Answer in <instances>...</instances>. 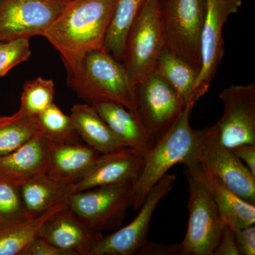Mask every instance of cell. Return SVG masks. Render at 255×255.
<instances>
[{
  "mask_svg": "<svg viewBox=\"0 0 255 255\" xmlns=\"http://www.w3.org/2000/svg\"><path fill=\"white\" fill-rule=\"evenodd\" d=\"M68 206V202L63 203L23 222L3 226L0 230V255H22L30 243L38 237V233L47 221Z\"/></svg>",
  "mask_w": 255,
  "mask_h": 255,
  "instance_id": "24",
  "label": "cell"
},
{
  "mask_svg": "<svg viewBox=\"0 0 255 255\" xmlns=\"http://www.w3.org/2000/svg\"><path fill=\"white\" fill-rule=\"evenodd\" d=\"M55 84L53 80L42 78L25 82L19 110L29 115H39L53 105Z\"/></svg>",
  "mask_w": 255,
  "mask_h": 255,
  "instance_id": "27",
  "label": "cell"
},
{
  "mask_svg": "<svg viewBox=\"0 0 255 255\" xmlns=\"http://www.w3.org/2000/svg\"><path fill=\"white\" fill-rule=\"evenodd\" d=\"M147 0H115L104 49L122 62L126 40L132 23Z\"/></svg>",
  "mask_w": 255,
  "mask_h": 255,
  "instance_id": "23",
  "label": "cell"
},
{
  "mask_svg": "<svg viewBox=\"0 0 255 255\" xmlns=\"http://www.w3.org/2000/svg\"><path fill=\"white\" fill-rule=\"evenodd\" d=\"M184 164L218 178L242 199L255 204V176L223 145L214 126L197 130L194 147Z\"/></svg>",
  "mask_w": 255,
  "mask_h": 255,
  "instance_id": "4",
  "label": "cell"
},
{
  "mask_svg": "<svg viewBox=\"0 0 255 255\" xmlns=\"http://www.w3.org/2000/svg\"><path fill=\"white\" fill-rule=\"evenodd\" d=\"M145 156L130 147L101 154L91 168L73 184L74 193L129 181L135 182L143 167Z\"/></svg>",
  "mask_w": 255,
  "mask_h": 255,
  "instance_id": "14",
  "label": "cell"
},
{
  "mask_svg": "<svg viewBox=\"0 0 255 255\" xmlns=\"http://www.w3.org/2000/svg\"><path fill=\"white\" fill-rule=\"evenodd\" d=\"M100 155L87 145L77 142L53 143L46 175L74 184L91 168Z\"/></svg>",
  "mask_w": 255,
  "mask_h": 255,
  "instance_id": "17",
  "label": "cell"
},
{
  "mask_svg": "<svg viewBox=\"0 0 255 255\" xmlns=\"http://www.w3.org/2000/svg\"><path fill=\"white\" fill-rule=\"evenodd\" d=\"M185 107L175 90L153 71L135 86L134 112L155 145L177 122Z\"/></svg>",
  "mask_w": 255,
  "mask_h": 255,
  "instance_id": "8",
  "label": "cell"
},
{
  "mask_svg": "<svg viewBox=\"0 0 255 255\" xmlns=\"http://www.w3.org/2000/svg\"><path fill=\"white\" fill-rule=\"evenodd\" d=\"M67 81L87 105L112 102L134 112L135 87L122 62L105 49L89 53L78 73Z\"/></svg>",
  "mask_w": 255,
  "mask_h": 255,
  "instance_id": "2",
  "label": "cell"
},
{
  "mask_svg": "<svg viewBox=\"0 0 255 255\" xmlns=\"http://www.w3.org/2000/svg\"><path fill=\"white\" fill-rule=\"evenodd\" d=\"M53 144L38 132L16 150L0 157V174L16 184L46 175Z\"/></svg>",
  "mask_w": 255,
  "mask_h": 255,
  "instance_id": "16",
  "label": "cell"
},
{
  "mask_svg": "<svg viewBox=\"0 0 255 255\" xmlns=\"http://www.w3.org/2000/svg\"><path fill=\"white\" fill-rule=\"evenodd\" d=\"M166 48L201 70L206 0H158Z\"/></svg>",
  "mask_w": 255,
  "mask_h": 255,
  "instance_id": "5",
  "label": "cell"
},
{
  "mask_svg": "<svg viewBox=\"0 0 255 255\" xmlns=\"http://www.w3.org/2000/svg\"><path fill=\"white\" fill-rule=\"evenodd\" d=\"M231 150L255 176V145L242 144L232 147Z\"/></svg>",
  "mask_w": 255,
  "mask_h": 255,
  "instance_id": "34",
  "label": "cell"
},
{
  "mask_svg": "<svg viewBox=\"0 0 255 255\" xmlns=\"http://www.w3.org/2000/svg\"><path fill=\"white\" fill-rule=\"evenodd\" d=\"M102 236V233L87 226L68 206L48 220L38 235V238L72 255H90Z\"/></svg>",
  "mask_w": 255,
  "mask_h": 255,
  "instance_id": "15",
  "label": "cell"
},
{
  "mask_svg": "<svg viewBox=\"0 0 255 255\" xmlns=\"http://www.w3.org/2000/svg\"><path fill=\"white\" fill-rule=\"evenodd\" d=\"M22 255H72L68 251L60 249L49 242L37 237L23 251Z\"/></svg>",
  "mask_w": 255,
  "mask_h": 255,
  "instance_id": "31",
  "label": "cell"
},
{
  "mask_svg": "<svg viewBox=\"0 0 255 255\" xmlns=\"http://www.w3.org/2000/svg\"><path fill=\"white\" fill-rule=\"evenodd\" d=\"M92 107L128 147L146 155L155 145L135 112L112 102H101Z\"/></svg>",
  "mask_w": 255,
  "mask_h": 255,
  "instance_id": "19",
  "label": "cell"
},
{
  "mask_svg": "<svg viewBox=\"0 0 255 255\" xmlns=\"http://www.w3.org/2000/svg\"><path fill=\"white\" fill-rule=\"evenodd\" d=\"M189 183V221L180 243L182 255H214L225 223L205 182L186 170Z\"/></svg>",
  "mask_w": 255,
  "mask_h": 255,
  "instance_id": "6",
  "label": "cell"
},
{
  "mask_svg": "<svg viewBox=\"0 0 255 255\" xmlns=\"http://www.w3.org/2000/svg\"><path fill=\"white\" fill-rule=\"evenodd\" d=\"M239 255H255V227L254 225L241 229L233 230Z\"/></svg>",
  "mask_w": 255,
  "mask_h": 255,
  "instance_id": "30",
  "label": "cell"
},
{
  "mask_svg": "<svg viewBox=\"0 0 255 255\" xmlns=\"http://www.w3.org/2000/svg\"><path fill=\"white\" fill-rule=\"evenodd\" d=\"M242 0H206V10L201 33V68L191 105L195 106L209 91L224 55L223 28L228 18L241 7Z\"/></svg>",
  "mask_w": 255,
  "mask_h": 255,
  "instance_id": "11",
  "label": "cell"
},
{
  "mask_svg": "<svg viewBox=\"0 0 255 255\" xmlns=\"http://www.w3.org/2000/svg\"><path fill=\"white\" fill-rule=\"evenodd\" d=\"M186 167L187 171L196 174L205 182L226 226L236 230L255 225V204L242 199L218 178L204 174L194 166Z\"/></svg>",
  "mask_w": 255,
  "mask_h": 255,
  "instance_id": "18",
  "label": "cell"
},
{
  "mask_svg": "<svg viewBox=\"0 0 255 255\" xmlns=\"http://www.w3.org/2000/svg\"><path fill=\"white\" fill-rule=\"evenodd\" d=\"M219 98L223 112L214 127L221 142L229 148L255 145V84L228 87Z\"/></svg>",
  "mask_w": 255,
  "mask_h": 255,
  "instance_id": "13",
  "label": "cell"
},
{
  "mask_svg": "<svg viewBox=\"0 0 255 255\" xmlns=\"http://www.w3.org/2000/svg\"><path fill=\"white\" fill-rule=\"evenodd\" d=\"M137 255H182V250L180 244L166 246L147 241L139 250Z\"/></svg>",
  "mask_w": 255,
  "mask_h": 255,
  "instance_id": "33",
  "label": "cell"
},
{
  "mask_svg": "<svg viewBox=\"0 0 255 255\" xmlns=\"http://www.w3.org/2000/svg\"><path fill=\"white\" fill-rule=\"evenodd\" d=\"M174 174H165L146 196L135 219L107 236H102L92 248L90 255H134L147 242L149 226L154 211L162 198L173 188Z\"/></svg>",
  "mask_w": 255,
  "mask_h": 255,
  "instance_id": "12",
  "label": "cell"
},
{
  "mask_svg": "<svg viewBox=\"0 0 255 255\" xmlns=\"http://www.w3.org/2000/svg\"><path fill=\"white\" fill-rule=\"evenodd\" d=\"M164 48L158 0H147L128 33L122 60L134 87L153 71Z\"/></svg>",
  "mask_w": 255,
  "mask_h": 255,
  "instance_id": "7",
  "label": "cell"
},
{
  "mask_svg": "<svg viewBox=\"0 0 255 255\" xmlns=\"http://www.w3.org/2000/svg\"><path fill=\"white\" fill-rule=\"evenodd\" d=\"M193 107L186 106L177 122L145 156L143 167L132 184L130 206L139 210L156 184L175 164L187 160L195 142L197 130L191 127Z\"/></svg>",
  "mask_w": 255,
  "mask_h": 255,
  "instance_id": "3",
  "label": "cell"
},
{
  "mask_svg": "<svg viewBox=\"0 0 255 255\" xmlns=\"http://www.w3.org/2000/svg\"><path fill=\"white\" fill-rule=\"evenodd\" d=\"M132 184L129 181L73 193L68 207L96 232L114 229L123 222L130 206Z\"/></svg>",
  "mask_w": 255,
  "mask_h": 255,
  "instance_id": "9",
  "label": "cell"
},
{
  "mask_svg": "<svg viewBox=\"0 0 255 255\" xmlns=\"http://www.w3.org/2000/svg\"><path fill=\"white\" fill-rule=\"evenodd\" d=\"M37 122L40 133L48 137L53 143L77 142L79 135L71 117L64 113L54 103L37 116Z\"/></svg>",
  "mask_w": 255,
  "mask_h": 255,
  "instance_id": "26",
  "label": "cell"
},
{
  "mask_svg": "<svg viewBox=\"0 0 255 255\" xmlns=\"http://www.w3.org/2000/svg\"><path fill=\"white\" fill-rule=\"evenodd\" d=\"M115 0H69L43 37L59 52L68 77L78 73L90 52L104 49Z\"/></svg>",
  "mask_w": 255,
  "mask_h": 255,
  "instance_id": "1",
  "label": "cell"
},
{
  "mask_svg": "<svg viewBox=\"0 0 255 255\" xmlns=\"http://www.w3.org/2000/svg\"><path fill=\"white\" fill-rule=\"evenodd\" d=\"M39 132L37 117L19 110L8 117H0V157L7 155Z\"/></svg>",
  "mask_w": 255,
  "mask_h": 255,
  "instance_id": "25",
  "label": "cell"
},
{
  "mask_svg": "<svg viewBox=\"0 0 255 255\" xmlns=\"http://www.w3.org/2000/svg\"><path fill=\"white\" fill-rule=\"evenodd\" d=\"M154 73L161 77L175 90L186 106L191 105L200 70L173 51L164 48L156 62Z\"/></svg>",
  "mask_w": 255,
  "mask_h": 255,
  "instance_id": "22",
  "label": "cell"
},
{
  "mask_svg": "<svg viewBox=\"0 0 255 255\" xmlns=\"http://www.w3.org/2000/svg\"><path fill=\"white\" fill-rule=\"evenodd\" d=\"M69 0H0V42L43 36Z\"/></svg>",
  "mask_w": 255,
  "mask_h": 255,
  "instance_id": "10",
  "label": "cell"
},
{
  "mask_svg": "<svg viewBox=\"0 0 255 255\" xmlns=\"http://www.w3.org/2000/svg\"><path fill=\"white\" fill-rule=\"evenodd\" d=\"M31 55L28 38L0 42V78L16 65L29 59Z\"/></svg>",
  "mask_w": 255,
  "mask_h": 255,
  "instance_id": "29",
  "label": "cell"
},
{
  "mask_svg": "<svg viewBox=\"0 0 255 255\" xmlns=\"http://www.w3.org/2000/svg\"><path fill=\"white\" fill-rule=\"evenodd\" d=\"M27 219L17 184L0 174V225L13 226Z\"/></svg>",
  "mask_w": 255,
  "mask_h": 255,
  "instance_id": "28",
  "label": "cell"
},
{
  "mask_svg": "<svg viewBox=\"0 0 255 255\" xmlns=\"http://www.w3.org/2000/svg\"><path fill=\"white\" fill-rule=\"evenodd\" d=\"M28 218L39 216L54 206L68 202L73 184L48 175L17 184Z\"/></svg>",
  "mask_w": 255,
  "mask_h": 255,
  "instance_id": "20",
  "label": "cell"
},
{
  "mask_svg": "<svg viewBox=\"0 0 255 255\" xmlns=\"http://www.w3.org/2000/svg\"><path fill=\"white\" fill-rule=\"evenodd\" d=\"M2 227H3V226H1V225H0V230H1V228H2Z\"/></svg>",
  "mask_w": 255,
  "mask_h": 255,
  "instance_id": "35",
  "label": "cell"
},
{
  "mask_svg": "<svg viewBox=\"0 0 255 255\" xmlns=\"http://www.w3.org/2000/svg\"><path fill=\"white\" fill-rule=\"evenodd\" d=\"M70 116L79 136L100 154L128 147L92 106L86 103L75 105Z\"/></svg>",
  "mask_w": 255,
  "mask_h": 255,
  "instance_id": "21",
  "label": "cell"
},
{
  "mask_svg": "<svg viewBox=\"0 0 255 255\" xmlns=\"http://www.w3.org/2000/svg\"><path fill=\"white\" fill-rule=\"evenodd\" d=\"M214 255H239L235 239L234 231L230 226H225Z\"/></svg>",
  "mask_w": 255,
  "mask_h": 255,
  "instance_id": "32",
  "label": "cell"
}]
</instances>
